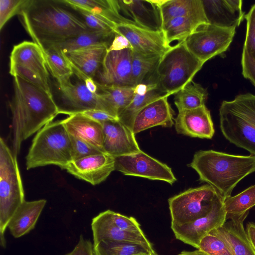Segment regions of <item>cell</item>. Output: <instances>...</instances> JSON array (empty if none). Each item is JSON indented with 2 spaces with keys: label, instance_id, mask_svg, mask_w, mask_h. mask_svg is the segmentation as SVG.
<instances>
[{
  "label": "cell",
  "instance_id": "obj_1",
  "mask_svg": "<svg viewBox=\"0 0 255 255\" xmlns=\"http://www.w3.org/2000/svg\"><path fill=\"white\" fill-rule=\"evenodd\" d=\"M18 15L33 42L42 50L91 30L62 0H28Z\"/></svg>",
  "mask_w": 255,
  "mask_h": 255
},
{
  "label": "cell",
  "instance_id": "obj_2",
  "mask_svg": "<svg viewBox=\"0 0 255 255\" xmlns=\"http://www.w3.org/2000/svg\"><path fill=\"white\" fill-rule=\"evenodd\" d=\"M10 104L12 115V152L17 156L21 143L52 122L59 114L52 92L16 76Z\"/></svg>",
  "mask_w": 255,
  "mask_h": 255
},
{
  "label": "cell",
  "instance_id": "obj_3",
  "mask_svg": "<svg viewBox=\"0 0 255 255\" xmlns=\"http://www.w3.org/2000/svg\"><path fill=\"white\" fill-rule=\"evenodd\" d=\"M189 166L197 172L201 182L212 186L225 201L241 180L255 172V155L199 150Z\"/></svg>",
  "mask_w": 255,
  "mask_h": 255
},
{
  "label": "cell",
  "instance_id": "obj_4",
  "mask_svg": "<svg viewBox=\"0 0 255 255\" xmlns=\"http://www.w3.org/2000/svg\"><path fill=\"white\" fill-rule=\"evenodd\" d=\"M220 127L224 137L236 146L255 155V95H238L224 101L219 109Z\"/></svg>",
  "mask_w": 255,
  "mask_h": 255
},
{
  "label": "cell",
  "instance_id": "obj_5",
  "mask_svg": "<svg viewBox=\"0 0 255 255\" xmlns=\"http://www.w3.org/2000/svg\"><path fill=\"white\" fill-rule=\"evenodd\" d=\"M72 161L69 133L62 120L51 122L37 132L26 156L27 170L48 165L60 167Z\"/></svg>",
  "mask_w": 255,
  "mask_h": 255
},
{
  "label": "cell",
  "instance_id": "obj_6",
  "mask_svg": "<svg viewBox=\"0 0 255 255\" xmlns=\"http://www.w3.org/2000/svg\"><path fill=\"white\" fill-rule=\"evenodd\" d=\"M24 192L16 156L0 138V243L5 248L4 234L19 206Z\"/></svg>",
  "mask_w": 255,
  "mask_h": 255
},
{
  "label": "cell",
  "instance_id": "obj_7",
  "mask_svg": "<svg viewBox=\"0 0 255 255\" xmlns=\"http://www.w3.org/2000/svg\"><path fill=\"white\" fill-rule=\"evenodd\" d=\"M203 63L186 47L184 41L171 46L161 57L156 69L161 88L169 96L192 81Z\"/></svg>",
  "mask_w": 255,
  "mask_h": 255
},
{
  "label": "cell",
  "instance_id": "obj_8",
  "mask_svg": "<svg viewBox=\"0 0 255 255\" xmlns=\"http://www.w3.org/2000/svg\"><path fill=\"white\" fill-rule=\"evenodd\" d=\"M9 60V72L11 76L51 92L44 52L38 45L24 41L14 45Z\"/></svg>",
  "mask_w": 255,
  "mask_h": 255
},
{
  "label": "cell",
  "instance_id": "obj_9",
  "mask_svg": "<svg viewBox=\"0 0 255 255\" xmlns=\"http://www.w3.org/2000/svg\"><path fill=\"white\" fill-rule=\"evenodd\" d=\"M219 195L211 185L190 188L168 199L171 224L191 223L207 215Z\"/></svg>",
  "mask_w": 255,
  "mask_h": 255
},
{
  "label": "cell",
  "instance_id": "obj_10",
  "mask_svg": "<svg viewBox=\"0 0 255 255\" xmlns=\"http://www.w3.org/2000/svg\"><path fill=\"white\" fill-rule=\"evenodd\" d=\"M113 21L148 30L162 31L159 7L154 0H113Z\"/></svg>",
  "mask_w": 255,
  "mask_h": 255
},
{
  "label": "cell",
  "instance_id": "obj_11",
  "mask_svg": "<svg viewBox=\"0 0 255 255\" xmlns=\"http://www.w3.org/2000/svg\"><path fill=\"white\" fill-rule=\"evenodd\" d=\"M235 33V28H225L208 23L200 26L184 40V43L187 49L204 64L226 52Z\"/></svg>",
  "mask_w": 255,
  "mask_h": 255
},
{
  "label": "cell",
  "instance_id": "obj_12",
  "mask_svg": "<svg viewBox=\"0 0 255 255\" xmlns=\"http://www.w3.org/2000/svg\"><path fill=\"white\" fill-rule=\"evenodd\" d=\"M114 157L115 170L125 175L161 180L171 185L177 180L170 167L142 150Z\"/></svg>",
  "mask_w": 255,
  "mask_h": 255
},
{
  "label": "cell",
  "instance_id": "obj_13",
  "mask_svg": "<svg viewBox=\"0 0 255 255\" xmlns=\"http://www.w3.org/2000/svg\"><path fill=\"white\" fill-rule=\"evenodd\" d=\"M226 220L224 201L219 195L207 215L189 223L171 224V228L177 239L198 249L202 238L221 227Z\"/></svg>",
  "mask_w": 255,
  "mask_h": 255
},
{
  "label": "cell",
  "instance_id": "obj_14",
  "mask_svg": "<svg viewBox=\"0 0 255 255\" xmlns=\"http://www.w3.org/2000/svg\"><path fill=\"white\" fill-rule=\"evenodd\" d=\"M58 85L59 94L54 100L59 114L71 116L91 110L102 111L101 95L90 92L82 80L78 78L75 83L70 80Z\"/></svg>",
  "mask_w": 255,
  "mask_h": 255
},
{
  "label": "cell",
  "instance_id": "obj_15",
  "mask_svg": "<svg viewBox=\"0 0 255 255\" xmlns=\"http://www.w3.org/2000/svg\"><path fill=\"white\" fill-rule=\"evenodd\" d=\"M132 49L107 51L94 78L101 85L133 88L131 80Z\"/></svg>",
  "mask_w": 255,
  "mask_h": 255
},
{
  "label": "cell",
  "instance_id": "obj_16",
  "mask_svg": "<svg viewBox=\"0 0 255 255\" xmlns=\"http://www.w3.org/2000/svg\"><path fill=\"white\" fill-rule=\"evenodd\" d=\"M61 169L96 185L105 181L115 170V159L113 156L102 152L72 160Z\"/></svg>",
  "mask_w": 255,
  "mask_h": 255
},
{
  "label": "cell",
  "instance_id": "obj_17",
  "mask_svg": "<svg viewBox=\"0 0 255 255\" xmlns=\"http://www.w3.org/2000/svg\"><path fill=\"white\" fill-rule=\"evenodd\" d=\"M104 152L113 157L128 155L141 151L132 131L119 120L103 124Z\"/></svg>",
  "mask_w": 255,
  "mask_h": 255
},
{
  "label": "cell",
  "instance_id": "obj_18",
  "mask_svg": "<svg viewBox=\"0 0 255 255\" xmlns=\"http://www.w3.org/2000/svg\"><path fill=\"white\" fill-rule=\"evenodd\" d=\"M114 32L125 36L129 42L132 49L144 54L163 55L171 46L162 32L148 30L129 24H118Z\"/></svg>",
  "mask_w": 255,
  "mask_h": 255
},
{
  "label": "cell",
  "instance_id": "obj_19",
  "mask_svg": "<svg viewBox=\"0 0 255 255\" xmlns=\"http://www.w3.org/2000/svg\"><path fill=\"white\" fill-rule=\"evenodd\" d=\"M174 125L178 133L192 137L211 139L215 133L210 112L205 105L178 112Z\"/></svg>",
  "mask_w": 255,
  "mask_h": 255
},
{
  "label": "cell",
  "instance_id": "obj_20",
  "mask_svg": "<svg viewBox=\"0 0 255 255\" xmlns=\"http://www.w3.org/2000/svg\"><path fill=\"white\" fill-rule=\"evenodd\" d=\"M109 47L92 45L66 53H62L70 63L78 78L88 77L94 79L107 53Z\"/></svg>",
  "mask_w": 255,
  "mask_h": 255
},
{
  "label": "cell",
  "instance_id": "obj_21",
  "mask_svg": "<svg viewBox=\"0 0 255 255\" xmlns=\"http://www.w3.org/2000/svg\"><path fill=\"white\" fill-rule=\"evenodd\" d=\"M249 212L234 216L211 233L221 238L233 255H255L254 249L244 227Z\"/></svg>",
  "mask_w": 255,
  "mask_h": 255
},
{
  "label": "cell",
  "instance_id": "obj_22",
  "mask_svg": "<svg viewBox=\"0 0 255 255\" xmlns=\"http://www.w3.org/2000/svg\"><path fill=\"white\" fill-rule=\"evenodd\" d=\"M206 17L211 24L225 28H236L245 17L243 1L202 0Z\"/></svg>",
  "mask_w": 255,
  "mask_h": 255
},
{
  "label": "cell",
  "instance_id": "obj_23",
  "mask_svg": "<svg viewBox=\"0 0 255 255\" xmlns=\"http://www.w3.org/2000/svg\"><path fill=\"white\" fill-rule=\"evenodd\" d=\"M167 98L165 96L156 99L137 112L133 122L132 130L134 134L154 127L168 128L174 124L173 111Z\"/></svg>",
  "mask_w": 255,
  "mask_h": 255
},
{
  "label": "cell",
  "instance_id": "obj_24",
  "mask_svg": "<svg viewBox=\"0 0 255 255\" xmlns=\"http://www.w3.org/2000/svg\"><path fill=\"white\" fill-rule=\"evenodd\" d=\"M93 246L104 240L126 241L143 245L153 248L146 237L143 234L128 232L121 230L113 222L110 210L100 213L92 220Z\"/></svg>",
  "mask_w": 255,
  "mask_h": 255
},
{
  "label": "cell",
  "instance_id": "obj_25",
  "mask_svg": "<svg viewBox=\"0 0 255 255\" xmlns=\"http://www.w3.org/2000/svg\"><path fill=\"white\" fill-rule=\"evenodd\" d=\"M62 121L70 135L81 139L105 152L103 148L104 135L102 124L82 113L69 116Z\"/></svg>",
  "mask_w": 255,
  "mask_h": 255
},
{
  "label": "cell",
  "instance_id": "obj_26",
  "mask_svg": "<svg viewBox=\"0 0 255 255\" xmlns=\"http://www.w3.org/2000/svg\"><path fill=\"white\" fill-rule=\"evenodd\" d=\"M46 203L45 199L25 201L16 210L8 225L11 235L14 238H19L34 229Z\"/></svg>",
  "mask_w": 255,
  "mask_h": 255
},
{
  "label": "cell",
  "instance_id": "obj_27",
  "mask_svg": "<svg viewBox=\"0 0 255 255\" xmlns=\"http://www.w3.org/2000/svg\"><path fill=\"white\" fill-rule=\"evenodd\" d=\"M205 13L172 18L162 25V31L167 43L184 41L200 26L208 24Z\"/></svg>",
  "mask_w": 255,
  "mask_h": 255
},
{
  "label": "cell",
  "instance_id": "obj_28",
  "mask_svg": "<svg viewBox=\"0 0 255 255\" xmlns=\"http://www.w3.org/2000/svg\"><path fill=\"white\" fill-rule=\"evenodd\" d=\"M97 85V92L103 100V111L118 119L120 114L131 102L135 94L134 88L108 86L98 84Z\"/></svg>",
  "mask_w": 255,
  "mask_h": 255
},
{
  "label": "cell",
  "instance_id": "obj_29",
  "mask_svg": "<svg viewBox=\"0 0 255 255\" xmlns=\"http://www.w3.org/2000/svg\"><path fill=\"white\" fill-rule=\"evenodd\" d=\"M114 37V31L91 30L65 41L54 43L48 47H54L64 53L95 44L105 45L109 47Z\"/></svg>",
  "mask_w": 255,
  "mask_h": 255
},
{
  "label": "cell",
  "instance_id": "obj_30",
  "mask_svg": "<svg viewBox=\"0 0 255 255\" xmlns=\"http://www.w3.org/2000/svg\"><path fill=\"white\" fill-rule=\"evenodd\" d=\"M94 249L95 255H157L153 248L126 241L104 240Z\"/></svg>",
  "mask_w": 255,
  "mask_h": 255
},
{
  "label": "cell",
  "instance_id": "obj_31",
  "mask_svg": "<svg viewBox=\"0 0 255 255\" xmlns=\"http://www.w3.org/2000/svg\"><path fill=\"white\" fill-rule=\"evenodd\" d=\"M159 9L162 25L175 17L205 13L202 0H165Z\"/></svg>",
  "mask_w": 255,
  "mask_h": 255
},
{
  "label": "cell",
  "instance_id": "obj_32",
  "mask_svg": "<svg viewBox=\"0 0 255 255\" xmlns=\"http://www.w3.org/2000/svg\"><path fill=\"white\" fill-rule=\"evenodd\" d=\"M207 97V89L192 81L175 94L174 104L178 112L191 110L205 105Z\"/></svg>",
  "mask_w": 255,
  "mask_h": 255
},
{
  "label": "cell",
  "instance_id": "obj_33",
  "mask_svg": "<svg viewBox=\"0 0 255 255\" xmlns=\"http://www.w3.org/2000/svg\"><path fill=\"white\" fill-rule=\"evenodd\" d=\"M165 96L169 95L159 85L152 87L144 95L135 93L130 103L119 116L118 120L132 130L134 118L137 112L150 102Z\"/></svg>",
  "mask_w": 255,
  "mask_h": 255
},
{
  "label": "cell",
  "instance_id": "obj_34",
  "mask_svg": "<svg viewBox=\"0 0 255 255\" xmlns=\"http://www.w3.org/2000/svg\"><path fill=\"white\" fill-rule=\"evenodd\" d=\"M49 72L56 80L58 85L71 80L73 69L64 54L59 50L49 47L43 50Z\"/></svg>",
  "mask_w": 255,
  "mask_h": 255
},
{
  "label": "cell",
  "instance_id": "obj_35",
  "mask_svg": "<svg viewBox=\"0 0 255 255\" xmlns=\"http://www.w3.org/2000/svg\"><path fill=\"white\" fill-rule=\"evenodd\" d=\"M162 56L141 53L132 49L131 80L133 88L156 70Z\"/></svg>",
  "mask_w": 255,
  "mask_h": 255
},
{
  "label": "cell",
  "instance_id": "obj_36",
  "mask_svg": "<svg viewBox=\"0 0 255 255\" xmlns=\"http://www.w3.org/2000/svg\"><path fill=\"white\" fill-rule=\"evenodd\" d=\"M255 206V184L239 194L227 198L224 201L227 220L232 217L249 212V210Z\"/></svg>",
  "mask_w": 255,
  "mask_h": 255
},
{
  "label": "cell",
  "instance_id": "obj_37",
  "mask_svg": "<svg viewBox=\"0 0 255 255\" xmlns=\"http://www.w3.org/2000/svg\"><path fill=\"white\" fill-rule=\"evenodd\" d=\"M198 249L208 255H233L226 243L211 232L202 238Z\"/></svg>",
  "mask_w": 255,
  "mask_h": 255
},
{
  "label": "cell",
  "instance_id": "obj_38",
  "mask_svg": "<svg viewBox=\"0 0 255 255\" xmlns=\"http://www.w3.org/2000/svg\"><path fill=\"white\" fill-rule=\"evenodd\" d=\"M73 9L82 18L90 29L101 31H114L116 25L103 17L79 8Z\"/></svg>",
  "mask_w": 255,
  "mask_h": 255
},
{
  "label": "cell",
  "instance_id": "obj_39",
  "mask_svg": "<svg viewBox=\"0 0 255 255\" xmlns=\"http://www.w3.org/2000/svg\"><path fill=\"white\" fill-rule=\"evenodd\" d=\"M247 30L243 53L255 61V4L245 16Z\"/></svg>",
  "mask_w": 255,
  "mask_h": 255
},
{
  "label": "cell",
  "instance_id": "obj_40",
  "mask_svg": "<svg viewBox=\"0 0 255 255\" xmlns=\"http://www.w3.org/2000/svg\"><path fill=\"white\" fill-rule=\"evenodd\" d=\"M28 0H0V29L15 14H18Z\"/></svg>",
  "mask_w": 255,
  "mask_h": 255
},
{
  "label": "cell",
  "instance_id": "obj_41",
  "mask_svg": "<svg viewBox=\"0 0 255 255\" xmlns=\"http://www.w3.org/2000/svg\"><path fill=\"white\" fill-rule=\"evenodd\" d=\"M72 146V160H75L89 155L104 152L92 144L70 135Z\"/></svg>",
  "mask_w": 255,
  "mask_h": 255
},
{
  "label": "cell",
  "instance_id": "obj_42",
  "mask_svg": "<svg viewBox=\"0 0 255 255\" xmlns=\"http://www.w3.org/2000/svg\"><path fill=\"white\" fill-rule=\"evenodd\" d=\"M111 218L114 224L121 230L139 234H144L136 220L110 210Z\"/></svg>",
  "mask_w": 255,
  "mask_h": 255
},
{
  "label": "cell",
  "instance_id": "obj_43",
  "mask_svg": "<svg viewBox=\"0 0 255 255\" xmlns=\"http://www.w3.org/2000/svg\"><path fill=\"white\" fill-rule=\"evenodd\" d=\"M64 255H95L94 246L91 242L85 239L81 235L79 241L74 250Z\"/></svg>",
  "mask_w": 255,
  "mask_h": 255
},
{
  "label": "cell",
  "instance_id": "obj_44",
  "mask_svg": "<svg viewBox=\"0 0 255 255\" xmlns=\"http://www.w3.org/2000/svg\"><path fill=\"white\" fill-rule=\"evenodd\" d=\"M241 64L243 76L249 79L255 87V61L242 53Z\"/></svg>",
  "mask_w": 255,
  "mask_h": 255
},
{
  "label": "cell",
  "instance_id": "obj_45",
  "mask_svg": "<svg viewBox=\"0 0 255 255\" xmlns=\"http://www.w3.org/2000/svg\"><path fill=\"white\" fill-rule=\"evenodd\" d=\"M82 114L102 124L108 121L118 120L109 113L101 110H91Z\"/></svg>",
  "mask_w": 255,
  "mask_h": 255
},
{
  "label": "cell",
  "instance_id": "obj_46",
  "mask_svg": "<svg viewBox=\"0 0 255 255\" xmlns=\"http://www.w3.org/2000/svg\"><path fill=\"white\" fill-rule=\"evenodd\" d=\"M132 47L128 40L123 35L115 32V37L108 51H119Z\"/></svg>",
  "mask_w": 255,
  "mask_h": 255
},
{
  "label": "cell",
  "instance_id": "obj_47",
  "mask_svg": "<svg viewBox=\"0 0 255 255\" xmlns=\"http://www.w3.org/2000/svg\"><path fill=\"white\" fill-rule=\"evenodd\" d=\"M247 233L255 250V223H249L247 227Z\"/></svg>",
  "mask_w": 255,
  "mask_h": 255
},
{
  "label": "cell",
  "instance_id": "obj_48",
  "mask_svg": "<svg viewBox=\"0 0 255 255\" xmlns=\"http://www.w3.org/2000/svg\"><path fill=\"white\" fill-rule=\"evenodd\" d=\"M85 85L88 89L93 93H97L98 92V87L95 81L93 78H87L84 81Z\"/></svg>",
  "mask_w": 255,
  "mask_h": 255
},
{
  "label": "cell",
  "instance_id": "obj_49",
  "mask_svg": "<svg viewBox=\"0 0 255 255\" xmlns=\"http://www.w3.org/2000/svg\"><path fill=\"white\" fill-rule=\"evenodd\" d=\"M178 255H208L203 251L197 249L193 251H182Z\"/></svg>",
  "mask_w": 255,
  "mask_h": 255
},
{
  "label": "cell",
  "instance_id": "obj_50",
  "mask_svg": "<svg viewBox=\"0 0 255 255\" xmlns=\"http://www.w3.org/2000/svg\"></svg>",
  "mask_w": 255,
  "mask_h": 255
}]
</instances>
